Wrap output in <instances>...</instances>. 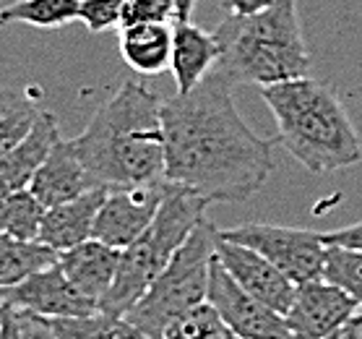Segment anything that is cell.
<instances>
[{"instance_id":"obj_1","label":"cell","mask_w":362,"mask_h":339,"mask_svg":"<svg viewBox=\"0 0 362 339\" xmlns=\"http://www.w3.org/2000/svg\"><path fill=\"white\" fill-rule=\"evenodd\" d=\"M232 89L230 76L214 68L196 89L162 102L165 180L211 204L250 199L274 170V141L240 117Z\"/></svg>"},{"instance_id":"obj_2","label":"cell","mask_w":362,"mask_h":339,"mask_svg":"<svg viewBox=\"0 0 362 339\" xmlns=\"http://www.w3.org/2000/svg\"><path fill=\"white\" fill-rule=\"evenodd\" d=\"M71 141L97 185L112 190L165 183L162 100L144 84H123Z\"/></svg>"},{"instance_id":"obj_3","label":"cell","mask_w":362,"mask_h":339,"mask_svg":"<svg viewBox=\"0 0 362 339\" xmlns=\"http://www.w3.org/2000/svg\"><path fill=\"white\" fill-rule=\"evenodd\" d=\"M274 113L281 146L310 173H334L357 165L362 141L339 94L310 76L261 86Z\"/></svg>"},{"instance_id":"obj_4","label":"cell","mask_w":362,"mask_h":339,"mask_svg":"<svg viewBox=\"0 0 362 339\" xmlns=\"http://www.w3.org/2000/svg\"><path fill=\"white\" fill-rule=\"evenodd\" d=\"M219 45L216 68L232 84L292 81L310 74V50L303 40L297 0H274L258 16H227L214 29Z\"/></svg>"},{"instance_id":"obj_5","label":"cell","mask_w":362,"mask_h":339,"mask_svg":"<svg viewBox=\"0 0 362 339\" xmlns=\"http://www.w3.org/2000/svg\"><path fill=\"white\" fill-rule=\"evenodd\" d=\"M211 201L201 193L175 183L165 185V196L157 214L146 230L120 253L117 277L107 295L99 300V311L125 316L136 306V300L157 280V274L170 264L175 251L190 238V232L206 219V207Z\"/></svg>"},{"instance_id":"obj_6","label":"cell","mask_w":362,"mask_h":339,"mask_svg":"<svg viewBox=\"0 0 362 339\" xmlns=\"http://www.w3.org/2000/svg\"><path fill=\"white\" fill-rule=\"evenodd\" d=\"M216 230L219 227L209 219L198 224L190 238L175 251L170 264L157 274V280L136 300V306L125 314V318L146 331L148 337L162 339L165 329L177 316L206 303L209 274L216 256Z\"/></svg>"},{"instance_id":"obj_7","label":"cell","mask_w":362,"mask_h":339,"mask_svg":"<svg viewBox=\"0 0 362 339\" xmlns=\"http://www.w3.org/2000/svg\"><path fill=\"white\" fill-rule=\"evenodd\" d=\"M219 238L258 251L276 269L287 274L295 285L323 277V261H326L323 232L281 227V224L245 222L230 227V230H219Z\"/></svg>"},{"instance_id":"obj_8","label":"cell","mask_w":362,"mask_h":339,"mask_svg":"<svg viewBox=\"0 0 362 339\" xmlns=\"http://www.w3.org/2000/svg\"><path fill=\"white\" fill-rule=\"evenodd\" d=\"M206 300L219 314L224 329L240 339H297L284 314L269 308L247 289L240 287L227 274V269L216 261V256L209 274Z\"/></svg>"},{"instance_id":"obj_9","label":"cell","mask_w":362,"mask_h":339,"mask_svg":"<svg viewBox=\"0 0 362 339\" xmlns=\"http://www.w3.org/2000/svg\"><path fill=\"white\" fill-rule=\"evenodd\" d=\"M0 306L26 311L42 318H71V316L97 314L99 303L86 298L81 289L74 287L60 264L34 272L16 287L0 292Z\"/></svg>"},{"instance_id":"obj_10","label":"cell","mask_w":362,"mask_h":339,"mask_svg":"<svg viewBox=\"0 0 362 339\" xmlns=\"http://www.w3.org/2000/svg\"><path fill=\"white\" fill-rule=\"evenodd\" d=\"M357 311L362 306L346 289L321 277L297 285L284 318L297 339H331Z\"/></svg>"},{"instance_id":"obj_11","label":"cell","mask_w":362,"mask_h":339,"mask_svg":"<svg viewBox=\"0 0 362 339\" xmlns=\"http://www.w3.org/2000/svg\"><path fill=\"white\" fill-rule=\"evenodd\" d=\"M165 185L167 180L157 185H141V188H107L91 238L102 240L112 248H128L151 224L165 196Z\"/></svg>"},{"instance_id":"obj_12","label":"cell","mask_w":362,"mask_h":339,"mask_svg":"<svg viewBox=\"0 0 362 339\" xmlns=\"http://www.w3.org/2000/svg\"><path fill=\"white\" fill-rule=\"evenodd\" d=\"M216 261L227 269V274L240 287L255 295L261 303H266L279 314L289 311L297 285L281 269H276L269 258L261 256L258 251L222 240L219 230H216Z\"/></svg>"},{"instance_id":"obj_13","label":"cell","mask_w":362,"mask_h":339,"mask_svg":"<svg viewBox=\"0 0 362 339\" xmlns=\"http://www.w3.org/2000/svg\"><path fill=\"white\" fill-rule=\"evenodd\" d=\"M105 196H107V188L97 185V188L86 190L76 199L47 207L45 209V219H42L40 240L58 253L89 240L91 232H94L99 209L105 204Z\"/></svg>"},{"instance_id":"obj_14","label":"cell","mask_w":362,"mask_h":339,"mask_svg":"<svg viewBox=\"0 0 362 339\" xmlns=\"http://www.w3.org/2000/svg\"><path fill=\"white\" fill-rule=\"evenodd\" d=\"M91 188H97V183L91 180L89 170L76 154L74 141L63 139L49 149L47 159L42 162V167L32 178V185H29V190L45 207L71 201Z\"/></svg>"},{"instance_id":"obj_15","label":"cell","mask_w":362,"mask_h":339,"mask_svg":"<svg viewBox=\"0 0 362 339\" xmlns=\"http://www.w3.org/2000/svg\"><path fill=\"white\" fill-rule=\"evenodd\" d=\"M60 141L58 120L52 113L42 110L37 123L16 146L0 157V196L3 193H13V190H24L32 185V178L47 159L49 149Z\"/></svg>"},{"instance_id":"obj_16","label":"cell","mask_w":362,"mask_h":339,"mask_svg":"<svg viewBox=\"0 0 362 339\" xmlns=\"http://www.w3.org/2000/svg\"><path fill=\"white\" fill-rule=\"evenodd\" d=\"M120 253H123L120 248H112L102 240L89 238L74 248L63 251L58 256V264L68 280L74 282V287H78L86 298L99 303L117 277Z\"/></svg>"},{"instance_id":"obj_17","label":"cell","mask_w":362,"mask_h":339,"mask_svg":"<svg viewBox=\"0 0 362 339\" xmlns=\"http://www.w3.org/2000/svg\"><path fill=\"white\" fill-rule=\"evenodd\" d=\"M219 63V45L214 32H204L190 21H175L173 26V58L170 71L177 84V94L196 89Z\"/></svg>"},{"instance_id":"obj_18","label":"cell","mask_w":362,"mask_h":339,"mask_svg":"<svg viewBox=\"0 0 362 339\" xmlns=\"http://www.w3.org/2000/svg\"><path fill=\"white\" fill-rule=\"evenodd\" d=\"M120 55L125 66H131L136 74H162L165 68H170V58H173V26H167V21L123 26Z\"/></svg>"},{"instance_id":"obj_19","label":"cell","mask_w":362,"mask_h":339,"mask_svg":"<svg viewBox=\"0 0 362 339\" xmlns=\"http://www.w3.org/2000/svg\"><path fill=\"white\" fill-rule=\"evenodd\" d=\"M58 251L42 240H18L0 232V292L16 287L40 269L58 264Z\"/></svg>"},{"instance_id":"obj_20","label":"cell","mask_w":362,"mask_h":339,"mask_svg":"<svg viewBox=\"0 0 362 339\" xmlns=\"http://www.w3.org/2000/svg\"><path fill=\"white\" fill-rule=\"evenodd\" d=\"M45 321L58 339H154L125 316L105 314V311L71 316V318H45Z\"/></svg>"},{"instance_id":"obj_21","label":"cell","mask_w":362,"mask_h":339,"mask_svg":"<svg viewBox=\"0 0 362 339\" xmlns=\"http://www.w3.org/2000/svg\"><path fill=\"white\" fill-rule=\"evenodd\" d=\"M81 0H16L0 11V26L29 24L37 29H60L78 21Z\"/></svg>"},{"instance_id":"obj_22","label":"cell","mask_w":362,"mask_h":339,"mask_svg":"<svg viewBox=\"0 0 362 339\" xmlns=\"http://www.w3.org/2000/svg\"><path fill=\"white\" fill-rule=\"evenodd\" d=\"M45 204L32 190H13L0 196V232L18 240H40Z\"/></svg>"},{"instance_id":"obj_23","label":"cell","mask_w":362,"mask_h":339,"mask_svg":"<svg viewBox=\"0 0 362 339\" xmlns=\"http://www.w3.org/2000/svg\"><path fill=\"white\" fill-rule=\"evenodd\" d=\"M42 110L24 94L0 89V157L8 154L32 131Z\"/></svg>"},{"instance_id":"obj_24","label":"cell","mask_w":362,"mask_h":339,"mask_svg":"<svg viewBox=\"0 0 362 339\" xmlns=\"http://www.w3.org/2000/svg\"><path fill=\"white\" fill-rule=\"evenodd\" d=\"M323 280L346 289L362 306V251H349L341 246H326Z\"/></svg>"},{"instance_id":"obj_25","label":"cell","mask_w":362,"mask_h":339,"mask_svg":"<svg viewBox=\"0 0 362 339\" xmlns=\"http://www.w3.org/2000/svg\"><path fill=\"white\" fill-rule=\"evenodd\" d=\"M162 339H227V329L219 314L206 300L201 306L190 308L188 314L177 316L165 329Z\"/></svg>"},{"instance_id":"obj_26","label":"cell","mask_w":362,"mask_h":339,"mask_svg":"<svg viewBox=\"0 0 362 339\" xmlns=\"http://www.w3.org/2000/svg\"><path fill=\"white\" fill-rule=\"evenodd\" d=\"M123 6L125 0H81V6H78V21L91 34L112 32V29H120Z\"/></svg>"},{"instance_id":"obj_27","label":"cell","mask_w":362,"mask_h":339,"mask_svg":"<svg viewBox=\"0 0 362 339\" xmlns=\"http://www.w3.org/2000/svg\"><path fill=\"white\" fill-rule=\"evenodd\" d=\"M170 16H175V0H125L120 29L133 24L167 21Z\"/></svg>"},{"instance_id":"obj_28","label":"cell","mask_w":362,"mask_h":339,"mask_svg":"<svg viewBox=\"0 0 362 339\" xmlns=\"http://www.w3.org/2000/svg\"><path fill=\"white\" fill-rule=\"evenodd\" d=\"M323 243L326 246H341L349 251H362V222L341 227L334 232H323Z\"/></svg>"},{"instance_id":"obj_29","label":"cell","mask_w":362,"mask_h":339,"mask_svg":"<svg viewBox=\"0 0 362 339\" xmlns=\"http://www.w3.org/2000/svg\"><path fill=\"white\" fill-rule=\"evenodd\" d=\"M222 3L232 16H258L274 6V0H222Z\"/></svg>"},{"instance_id":"obj_30","label":"cell","mask_w":362,"mask_h":339,"mask_svg":"<svg viewBox=\"0 0 362 339\" xmlns=\"http://www.w3.org/2000/svg\"><path fill=\"white\" fill-rule=\"evenodd\" d=\"M331 339H362V311H357Z\"/></svg>"},{"instance_id":"obj_31","label":"cell","mask_w":362,"mask_h":339,"mask_svg":"<svg viewBox=\"0 0 362 339\" xmlns=\"http://www.w3.org/2000/svg\"><path fill=\"white\" fill-rule=\"evenodd\" d=\"M193 8H196V0H175V16L180 21H190Z\"/></svg>"},{"instance_id":"obj_32","label":"cell","mask_w":362,"mask_h":339,"mask_svg":"<svg viewBox=\"0 0 362 339\" xmlns=\"http://www.w3.org/2000/svg\"><path fill=\"white\" fill-rule=\"evenodd\" d=\"M227 339H240V337H235V334H230V331H227Z\"/></svg>"}]
</instances>
